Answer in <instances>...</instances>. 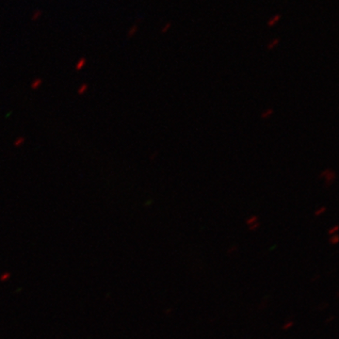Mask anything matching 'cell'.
Listing matches in <instances>:
<instances>
[{
    "mask_svg": "<svg viewBox=\"0 0 339 339\" xmlns=\"http://www.w3.org/2000/svg\"><path fill=\"white\" fill-rule=\"evenodd\" d=\"M319 179L324 180V187L325 188H329L334 185V183L336 180V174L334 170L331 168H326L323 171H321L318 174Z\"/></svg>",
    "mask_w": 339,
    "mask_h": 339,
    "instance_id": "6da1fadb",
    "label": "cell"
},
{
    "mask_svg": "<svg viewBox=\"0 0 339 339\" xmlns=\"http://www.w3.org/2000/svg\"><path fill=\"white\" fill-rule=\"evenodd\" d=\"M281 18H282V15H281V14H275L274 16H272L271 18H270L269 21H267V26L269 27H274L277 23H279V21L281 20Z\"/></svg>",
    "mask_w": 339,
    "mask_h": 339,
    "instance_id": "7a4b0ae2",
    "label": "cell"
},
{
    "mask_svg": "<svg viewBox=\"0 0 339 339\" xmlns=\"http://www.w3.org/2000/svg\"><path fill=\"white\" fill-rule=\"evenodd\" d=\"M273 113H274V109H273L272 108H267V109H265L262 113H261L260 117L262 120H267V119H270L273 115Z\"/></svg>",
    "mask_w": 339,
    "mask_h": 339,
    "instance_id": "3957f363",
    "label": "cell"
},
{
    "mask_svg": "<svg viewBox=\"0 0 339 339\" xmlns=\"http://www.w3.org/2000/svg\"><path fill=\"white\" fill-rule=\"evenodd\" d=\"M280 41H281V40H280V38H275V39H273V40H271L270 41L269 44H267V50H273L275 48V47H277L278 45H279V44H280Z\"/></svg>",
    "mask_w": 339,
    "mask_h": 339,
    "instance_id": "277c9868",
    "label": "cell"
},
{
    "mask_svg": "<svg viewBox=\"0 0 339 339\" xmlns=\"http://www.w3.org/2000/svg\"><path fill=\"white\" fill-rule=\"evenodd\" d=\"M43 84V79L40 78V77H37V78H35L32 82H31V89L32 90H38V89Z\"/></svg>",
    "mask_w": 339,
    "mask_h": 339,
    "instance_id": "5b68a950",
    "label": "cell"
},
{
    "mask_svg": "<svg viewBox=\"0 0 339 339\" xmlns=\"http://www.w3.org/2000/svg\"><path fill=\"white\" fill-rule=\"evenodd\" d=\"M258 219H259V217L257 215H252V216H250L249 218L246 219V222H246V224L248 226H250V225H252V224H253L255 222H258Z\"/></svg>",
    "mask_w": 339,
    "mask_h": 339,
    "instance_id": "8992f818",
    "label": "cell"
},
{
    "mask_svg": "<svg viewBox=\"0 0 339 339\" xmlns=\"http://www.w3.org/2000/svg\"><path fill=\"white\" fill-rule=\"evenodd\" d=\"M85 65H86V58H80L79 61H77V63L75 64V71L82 70L83 68L85 67Z\"/></svg>",
    "mask_w": 339,
    "mask_h": 339,
    "instance_id": "52a82bcc",
    "label": "cell"
},
{
    "mask_svg": "<svg viewBox=\"0 0 339 339\" xmlns=\"http://www.w3.org/2000/svg\"><path fill=\"white\" fill-rule=\"evenodd\" d=\"M326 211H327V206L322 205V206L318 207V209H317L316 211H315L314 215H315V217H320L321 215H323V214H324Z\"/></svg>",
    "mask_w": 339,
    "mask_h": 339,
    "instance_id": "ba28073f",
    "label": "cell"
},
{
    "mask_svg": "<svg viewBox=\"0 0 339 339\" xmlns=\"http://www.w3.org/2000/svg\"><path fill=\"white\" fill-rule=\"evenodd\" d=\"M87 91H88V84H86V83H82V84L79 86V88L77 89V94L83 95Z\"/></svg>",
    "mask_w": 339,
    "mask_h": 339,
    "instance_id": "9c48e42d",
    "label": "cell"
},
{
    "mask_svg": "<svg viewBox=\"0 0 339 339\" xmlns=\"http://www.w3.org/2000/svg\"><path fill=\"white\" fill-rule=\"evenodd\" d=\"M25 141H26V139L24 138V137H18V138H17V139L14 140L13 145H14L15 147H20V146H22L24 143H25Z\"/></svg>",
    "mask_w": 339,
    "mask_h": 339,
    "instance_id": "30bf717a",
    "label": "cell"
},
{
    "mask_svg": "<svg viewBox=\"0 0 339 339\" xmlns=\"http://www.w3.org/2000/svg\"><path fill=\"white\" fill-rule=\"evenodd\" d=\"M330 243L332 245H336L338 241H339V236L337 234L335 235H332V236H330V239H329Z\"/></svg>",
    "mask_w": 339,
    "mask_h": 339,
    "instance_id": "8fae6325",
    "label": "cell"
},
{
    "mask_svg": "<svg viewBox=\"0 0 339 339\" xmlns=\"http://www.w3.org/2000/svg\"><path fill=\"white\" fill-rule=\"evenodd\" d=\"M137 31H138V26L137 25H134L131 28L129 29L128 30V34H127V36L129 37V38H131V37H133L134 35L137 33Z\"/></svg>",
    "mask_w": 339,
    "mask_h": 339,
    "instance_id": "7c38bea8",
    "label": "cell"
},
{
    "mask_svg": "<svg viewBox=\"0 0 339 339\" xmlns=\"http://www.w3.org/2000/svg\"><path fill=\"white\" fill-rule=\"evenodd\" d=\"M337 232H338V225H334L328 230V234L329 236H332V235L337 234Z\"/></svg>",
    "mask_w": 339,
    "mask_h": 339,
    "instance_id": "4fadbf2b",
    "label": "cell"
},
{
    "mask_svg": "<svg viewBox=\"0 0 339 339\" xmlns=\"http://www.w3.org/2000/svg\"><path fill=\"white\" fill-rule=\"evenodd\" d=\"M260 226H261V223L259 222H255V223H253L252 225H250L249 226V230L251 231V232H254V231H256L257 229H259Z\"/></svg>",
    "mask_w": 339,
    "mask_h": 339,
    "instance_id": "5bb4252c",
    "label": "cell"
},
{
    "mask_svg": "<svg viewBox=\"0 0 339 339\" xmlns=\"http://www.w3.org/2000/svg\"><path fill=\"white\" fill-rule=\"evenodd\" d=\"M171 22H168V23H166V25L161 28V30H160V32H161L162 34H165V33H167L168 31H169V29L171 28Z\"/></svg>",
    "mask_w": 339,
    "mask_h": 339,
    "instance_id": "9a60e30c",
    "label": "cell"
},
{
    "mask_svg": "<svg viewBox=\"0 0 339 339\" xmlns=\"http://www.w3.org/2000/svg\"><path fill=\"white\" fill-rule=\"evenodd\" d=\"M293 326H294V321H288V322H287L283 326V330H284V331L288 330L290 328H292Z\"/></svg>",
    "mask_w": 339,
    "mask_h": 339,
    "instance_id": "2e32d148",
    "label": "cell"
},
{
    "mask_svg": "<svg viewBox=\"0 0 339 339\" xmlns=\"http://www.w3.org/2000/svg\"><path fill=\"white\" fill-rule=\"evenodd\" d=\"M236 250H237V247L236 246H234V247H231L228 251H227V254L228 255H231L232 253H234L235 252H236Z\"/></svg>",
    "mask_w": 339,
    "mask_h": 339,
    "instance_id": "e0dca14e",
    "label": "cell"
},
{
    "mask_svg": "<svg viewBox=\"0 0 339 339\" xmlns=\"http://www.w3.org/2000/svg\"><path fill=\"white\" fill-rule=\"evenodd\" d=\"M157 156H158V152L156 151L154 154H152L151 156H150V161H154V160L157 157Z\"/></svg>",
    "mask_w": 339,
    "mask_h": 339,
    "instance_id": "ac0fdd59",
    "label": "cell"
},
{
    "mask_svg": "<svg viewBox=\"0 0 339 339\" xmlns=\"http://www.w3.org/2000/svg\"><path fill=\"white\" fill-rule=\"evenodd\" d=\"M171 311H172L171 309H169V310H167V311H166V314H169V313H171Z\"/></svg>",
    "mask_w": 339,
    "mask_h": 339,
    "instance_id": "d6986e66",
    "label": "cell"
}]
</instances>
